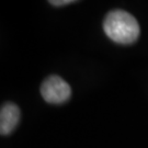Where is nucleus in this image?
Here are the masks:
<instances>
[{"instance_id":"obj_1","label":"nucleus","mask_w":148,"mask_h":148,"mask_svg":"<svg viewBox=\"0 0 148 148\" xmlns=\"http://www.w3.org/2000/svg\"><path fill=\"white\" fill-rule=\"evenodd\" d=\"M103 29L108 37L119 44H132L139 36L136 19L123 10L109 12L103 22Z\"/></svg>"},{"instance_id":"obj_2","label":"nucleus","mask_w":148,"mask_h":148,"mask_svg":"<svg viewBox=\"0 0 148 148\" xmlns=\"http://www.w3.org/2000/svg\"><path fill=\"white\" fill-rule=\"evenodd\" d=\"M41 95L47 103L60 104L68 100L71 95L69 85L58 76H49L41 86Z\"/></svg>"},{"instance_id":"obj_3","label":"nucleus","mask_w":148,"mask_h":148,"mask_svg":"<svg viewBox=\"0 0 148 148\" xmlns=\"http://www.w3.org/2000/svg\"><path fill=\"white\" fill-rule=\"evenodd\" d=\"M20 121V110L13 103H5L0 111V132L2 135H9Z\"/></svg>"},{"instance_id":"obj_4","label":"nucleus","mask_w":148,"mask_h":148,"mask_svg":"<svg viewBox=\"0 0 148 148\" xmlns=\"http://www.w3.org/2000/svg\"><path fill=\"white\" fill-rule=\"evenodd\" d=\"M73 2H74V0H51V1H49L51 5H56V7L69 5V3H73Z\"/></svg>"}]
</instances>
